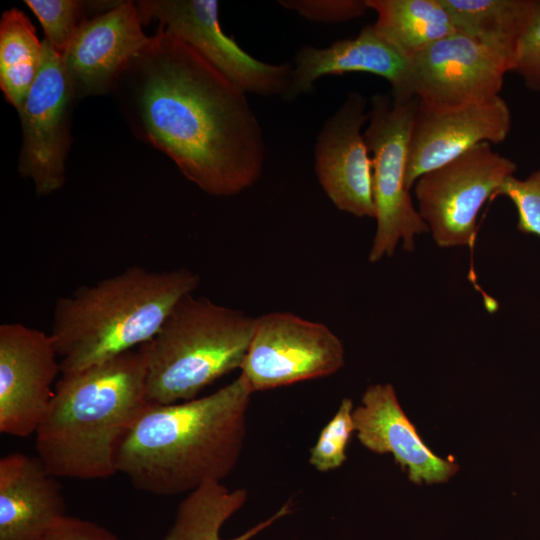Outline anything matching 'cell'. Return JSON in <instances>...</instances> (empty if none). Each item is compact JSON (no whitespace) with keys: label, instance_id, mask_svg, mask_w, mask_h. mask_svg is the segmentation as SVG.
Returning a JSON list of instances; mask_svg holds the SVG:
<instances>
[{"label":"cell","instance_id":"obj_5","mask_svg":"<svg viewBox=\"0 0 540 540\" xmlns=\"http://www.w3.org/2000/svg\"><path fill=\"white\" fill-rule=\"evenodd\" d=\"M256 317L193 293L173 307L156 335L142 344L146 396L150 403L174 404L240 369Z\"/></svg>","mask_w":540,"mask_h":540},{"label":"cell","instance_id":"obj_27","mask_svg":"<svg viewBox=\"0 0 540 540\" xmlns=\"http://www.w3.org/2000/svg\"><path fill=\"white\" fill-rule=\"evenodd\" d=\"M511 71L522 78L526 88L540 94V0H535Z\"/></svg>","mask_w":540,"mask_h":540},{"label":"cell","instance_id":"obj_16","mask_svg":"<svg viewBox=\"0 0 540 540\" xmlns=\"http://www.w3.org/2000/svg\"><path fill=\"white\" fill-rule=\"evenodd\" d=\"M366 72L386 79L397 101L416 98L410 87V60L392 46L374 27L364 26L354 38L342 39L326 48L304 46L296 53L285 101L310 93L326 75Z\"/></svg>","mask_w":540,"mask_h":540},{"label":"cell","instance_id":"obj_23","mask_svg":"<svg viewBox=\"0 0 540 540\" xmlns=\"http://www.w3.org/2000/svg\"><path fill=\"white\" fill-rule=\"evenodd\" d=\"M39 19L45 39L60 54L66 51L79 26L87 19L116 6L120 1L25 0Z\"/></svg>","mask_w":540,"mask_h":540},{"label":"cell","instance_id":"obj_28","mask_svg":"<svg viewBox=\"0 0 540 540\" xmlns=\"http://www.w3.org/2000/svg\"><path fill=\"white\" fill-rule=\"evenodd\" d=\"M38 540H120L105 527L79 517L65 515L56 520Z\"/></svg>","mask_w":540,"mask_h":540},{"label":"cell","instance_id":"obj_4","mask_svg":"<svg viewBox=\"0 0 540 540\" xmlns=\"http://www.w3.org/2000/svg\"><path fill=\"white\" fill-rule=\"evenodd\" d=\"M199 283L188 268L133 266L59 297L49 334L60 373L84 370L150 341L176 303Z\"/></svg>","mask_w":540,"mask_h":540},{"label":"cell","instance_id":"obj_6","mask_svg":"<svg viewBox=\"0 0 540 540\" xmlns=\"http://www.w3.org/2000/svg\"><path fill=\"white\" fill-rule=\"evenodd\" d=\"M418 98L397 101L376 93L371 98L364 138L372 164V190L376 232L369 261L393 255L402 240L406 251L414 249V237L429 231L414 208L406 185L410 132Z\"/></svg>","mask_w":540,"mask_h":540},{"label":"cell","instance_id":"obj_17","mask_svg":"<svg viewBox=\"0 0 540 540\" xmlns=\"http://www.w3.org/2000/svg\"><path fill=\"white\" fill-rule=\"evenodd\" d=\"M352 416L360 442L375 453L393 454L412 482L442 483L458 471L456 463L437 456L422 441L391 384L369 386Z\"/></svg>","mask_w":540,"mask_h":540},{"label":"cell","instance_id":"obj_20","mask_svg":"<svg viewBox=\"0 0 540 540\" xmlns=\"http://www.w3.org/2000/svg\"><path fill=\"white\" fill-rule=\"evenodd\" d=\"M244 488L228 489L221 482H207L188 495L178 506L174 523L162 540H250L278 519L289 514L286 502L274 515L232 539H222V525L246 502Z\"/></svg>","mask_w":540,"mask_h":540},{"label":"cell","instance_id":"obj_24","mask_svg":"<svg viewBox=\"0 0 540 540\" xmlns=\"http://www.w3.org/2000/svg\"><path fill=\"white\" fill-rule=\"evenodd\" d=\"M353 402L344 398L334 416L322 428L315 445L310 449L309 463L319 472L340 467L346 460V447L355 431Z\"/></svg>","mask_w":540,"mask_h":540},{"label":"cell","instance_id":"obj_18","mask_svg":"<svg viewBox=\"0 0 540 540\" xmlns=\"http://www.w3.org/2000/svg\"><path fill=\"white\" fill-rule=\"evenodd\" d=\"M38 457L0 459V540H38L66 515L61 486Z\"/></svg>","mask_w":540,"mask_h":540},{"label":"cell","instance_id":"obj_25","mask_svg":"<svg viewBox=\"0 0 540 540\" xmlns=\"http://www.w3.org/2000/svg\"><path fill=\"white\" fill-rule=\"evenodd\" d=\"M499 196L509 198L514 204L518 215V230L540 237V170L525 179H518L514 175L508 177L491 201Z\"/></svg>","mask_w":540,"mask_h":540},{"label":"cell","instance_id":"obj_19","mask_svg":"<svg viewBox=\"0 0 540 540\" xmlns=\"http://www.w3.org/2000/svg\"><path fill=\"white\" fill-rule=\"evenodd\" d=\"M457 31L493 51L512 70L535 0H440Z\"/></svg>","mask_w":540,"mask_h":540},{"label":"cell","instance_id":"obj_9","mask_svg":"<svg viewBox=\"0 0 540 540\" xmlns=\"http://www.w3.org/2000/svg\"><path fill=\"white\" fill-rule=\"evenodd\" d=\"M38 74L18 109L23 141L19 173L32 180L38 196L61 189L72 142L71 118L77 101L62 55L44 39Z\"/></svg>","mask_w":540,"mask_h":540},{"label":"cell","instance_id":"obj_8","mask_svg":"<svg viewBox=\"0 0 540 540\" xmlns=\"http://www.w3.org/2000/svg\"><path fill=\"white\" fill-rule=\"evenodd\" d=\"M343 365V344L327 325L270 312L256 317L240 374L254 393L327 377Z\"/></svg>","mask_w":540,"mask_h":540},{"label":"cell","instance_id":"obj_15","mask_svg":"<svg viewBox=\"0 0 540 540\" xmlns=\"http://www.w3.org/2000/svg\"><path fill=\"white\" fill-rule=\"evenodd\" d=\"M136 2L85 20L62 55L77 100L111 92L127 63L149 42Z\"/></svg>","mask_w":540,"mask_h":540},{"label":"cell","instance_id":"obj_21","mask_svg":"<svg viewBox=\"0 0 540 540\" xmlns=\"http://www.w3.org/2000/svg\"><path fill=\"white\" fill-rule=\"evenodd\" d=\"M366 2L377 13L375 29L409 60L457 31L440 0Z\"/></svg>","mask_w":540,"mask_h":540},{"label":"cell","instance_id":"obj_2","mask_svg":"<svg viewBox=\"0 0 540 540\" xmlns=\"http://www.w3.org/2000/svg\"><path fill=\"white\" fill-rule=\"evenodd\" d=\"M253 391L240 374L201 398L174 404L148 402L124 435L117 472L156 496L190 493L221 482L240 458Z\"/></svg>","mask_w":540,"mask_h":540},{"label":"cell","instance_id":"obj_12","mask_svg":"<svg viewBox=\"0 0 540 540\" xmlns=\"http://www.w3.org/2000/svg\"><path fill=\"white\" fill-rule=\"evenodd\" d=\"M507 72L493 51L456 31L410 59V87L428 105L456 107L500 96Z\"/></svg>","mask_w":540,"mask_h":540},{"label":"cell","instance_id":"obj_13","mask_svg":"<svg viewBox=\"0 0 540 540\" xmlns=\"http://www.w3.org/2000/svg\"><path fill=\"white\" fill-rule=\"evenodd\" d=\"M511 126V111L501 96L444 108L418 99L408 147L407 188L411 190L422 175L458 158L480 143L505 141Z\"/></svg>","mask_w":540,"mask_h":540},{"label":"cell","instance_id":"obj_11","mask_svg":"<svg viewBox=\"0 0 540 540\" xmlns=\"http://www.w3.org/2000/svg\"><path fill=\"white\" fill-rule=\"evenodd\" d=\"M60 360L50 334L21 323L0 325V432L35 434L52 400Z\"/></svg>","mask_w":540,"mask_h":540},{"label":"cell","instance_id":"obj_1","mask_svg":"<svg viewBox=\"0 0 540 540\" xmlns=\"http://www.w3.org/2000/svg\"><path fill=\"white\" fill-rule=\"evenodd\" d=\"M111 92L132 132L207 194L234 196L260 178L265 143L246 93L178 37L158 28Z\"/></svg>","mask_w":540,"mask_h":540},{"label":"cell","instance_id":"obj_10","mask_svg":"<svg viewBox=\"0 0 540 540\" xmlns=\"http://www.w3.org/2000/svg\"><path fill=\"white\" fill-rule=\"evenodd\" d=\"M136 4L143 25L158 20L160 29L192 46L244 93L282 98L287 92L291 64H269L244 51L223 32L217 1L140 0Z\"/></svg>","mask_w":540,"mask_h":540},{"label":"cell","instance_id":"obj_3","mask_svg":"<svg viewBox=\"0 0 540 540\" xmlns=\"http://www.w3.org/2000/svg\"><path fill=\"white\" fill-rule=\"evenodd\" d=\"M147 403L142 346L62 375L35 432L37 457L57 478H108L118 473L119 445Z\"/></svg>","mask_w":540,"mask_h":540},{"label":"cell","instance_id":"obj_26","mask_svg":"<svg viewBox=\"0 0 540 540\" xmlns=\"http://www.w3.org/2000/svg\"><path fill=\"white\" fill-rule=\"evenodd\" d=\"M278 3L310 21L328 24L359 18L370 10L366 0H282Z\"/></svg>","mask_w":540,"mask_h":540},{"label":"cell","instance_id":"obj_14","mask_svg":"<svg viewBox=\"0 0 540 540\" xmlns=\"http://www.w3.org/2000/svg\"><path fill=\"white\" fill-rule=\"evenodd\" d=\"M367 100L349 92L320 130L314 147V168L331 202L356 217H375L372 164L362 128L369 115Z\"/></svg>","mask_w":540,"mask_h":540},{"label":"cell","instance_id":"obj_7","mask_svg":"<svg viewBox=\"0 0 540 540\" xmlns=\"http://www.w3.org/2000/svg\"><path fill=\"white\" fill-rule=\"evenodd\" d=\"M516 169L514 161L483 142L422 175L413 186L418 213L436 244L472 247L478 213Z\"/></svg>","mask_w":540,"mask_h":540},{"label":"cell","instance_id":"obj_22","mask_svg":"<svg viewBox=\"0 0 540 540\" xmlns=\"http://www.w3.org/2000/svg\"><path fill=\"white\" fill-rule=\"evenodd\" d=\"M43 42L26 14L11 8L0 20V88L17 110L23 104L40 68Z\"/></svg>","mask_w":540,"mask_h":540}]
</instances>
